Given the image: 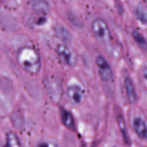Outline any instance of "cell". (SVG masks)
Segmentation results:
<instances>
[{
	"label": "cell",
	"mask_w": 147,
	"mask_h": 147,
	"mask_svg": "<svg viewBox=\"0 0 147 147\" xmlns=\"http://www.w3.org/2000/svg\"><path fill=\"white\" fill-rule=\"evenodd\" d=\"M17 61L20 66L26 72L36 75L40 70L41 58L38 52L33 47L24 46L17 53Z\"/></svg>",
	"instance_id": "cell-1"
},
{
	"label": "cell",
	"mask_w": 147,
	"mask_h": 147,
	"mask_svg": "<svg viewBox=\"0 0 147 147\" xmlns=\"http://www.w3.org/2000/svg\"><path fill=\"white\" fill-rule=\"evenodd\" d=\"M94 37L103 43L108 42L111 39V32L107 22L100 18L93 20L91 26Z\"/></svg>",
	"instance_id": "cell-2"
},
{
	"label": "cell",
	"mask_w": 147,
	"mask_h": 147,
	"mask_svg": "<svg viewBox=\"0 0 147 147\" xmlns=\"http://www.w3.org/2000/svg\"><path fill=\"white\" fill-rule=\"evenodd\" d=\"M56 52L64 64L68 66H73L76 64L75 53L69 47L65 44H59L56 48Z\"/></svg>",
	"instance_id": "cell-3"
},
{
	"label": "cell",
	"mask_w": 147,
	"mask_h": 147,
	"mask_svg": "<svg viewBox=\"0 0 147 147\" xmlns=\"http://www.w3.org/2000/svg\"><path fill=\"white\" fill-rule=\"evenodd\" d=\"M96 64L98 68L100 78L103 82H108L112 78V69L106 59L102 56H98L96 59Z\"/></svg>",
	"instance_id": "cell-4"
},
{
	"label": "cell",
	"mask_w": 147,
	"mask_h": 147,
	"mask_svg": "<svg viewBox=\"0 0 147 147\" xmlns=\"http://www.w3.org/2000/svg\"><path fill=\"white\" fill-rule=\"evenodd\" d=\"M67 96L68 99L74 104H78L83 98V91L78 85H72L67 89Z\"/></svg>",
	"instance_id": "cell-5"
},
{
	"label": "cell",
	"mask_w": 147,
	"mask_h": 147,
	"mask_svg": "<svg viewBox=\"0 0 147 147\" xmlns=\"http://www.w3.org/2000/svg\"><path fill=\"white\" fill-rule=\"evenodd\" d=\"M133 126L137 135L141 139H147V125L140 117H136L133 121Z\"/></svg>",
	"instance_id": "cell-6"
},
{
	"label": "cell",
	"mask_w": 147,
	"mask_h": 147,
	"mask_svg": "<svg viewBox=\"0 0 147 147\" xmlns=\"http://www.w3.org/2000/svg\"><path fill=\"white\" fill-rule=\"evenodd\" d=\"M124 84L128 101L130 103H135L137 100V96L133 81L129 77H126L125 79Z\"/></svg>",
	"instance_id": "cell-7"
},
{
	"label": "cell",
	"mask_w": 147,
	"mask_h": 147,
	"mask_svg": "<svg viewBox=\"0 0 147 147\" xmlns=\"http://www.w3.org/2000/svg\"><path fill=\"white\" fill-rule=\"evenodd\" d=\"M115 109H116L115 114L117 115V119L118 121V124L119 127L120 129L121 134L122 135L123 138L126 144H129L130 139H129V134L127 133V127H126V125L125 119L123 118L122 114L121 113L120 110L117 107L115 108Z\"/></svg>",
	"instance_id": "cell-8"
},
{
	"label": "cell",
	"mask_w": 147,
	"mask_h": 147,
	"mask_svg": "<svg viewBox=\"0 0 147 147\" xmlns=\"http://www.w3.org/2000/svg\"><path fill=\"white\" fill-rule=\"evenodd\" d=\"M60 117L63 123L66 127L72 130L75 129L74 118L69 111L64 109H61Z\"/></svg>",
	"instance_id": "cell-9"
},
{
	"label": "cell",
	"mask_w": 147,
	"mask_h": 147,
	"mask_svg": "<svg viewBox=\"0 0 147 147\" xmlns=\"http://www.w3.org/2000/svg\"><path fill=\"white\" fill-rule=\"evenodd\" d=\"M5 147H21L18 136L13 132H9L6 136Z\"/></svg>",
	"instance_id": "cell-10"
},
{
	"label": "cell",
	"mask_w": 147,
	"mask_h": 147,
	"mask_svg": "<svg viewBox=\"0 0 147 147\" xmlns=\"http://www.w3.org/2000/svg\"><path fill=\"white\" fill-rule=\"evenodd\" d=\"M34 8L37 11L46 12L48 10V5L46 2L42 0H39L36 1V3L34 5Z\"/></svg>",
	"instance_id": "cell-11"
},
{
	"label": "cell",
	"mask_w": 147,
	"mask_h": 147,
	"mask_svg": "<svg viewBox=\"0 0 147 147\" xmlns=\"http://www.w3.org/2000/svg\"><path fill=\"white\" fill-rule=\"evenodd\" d=\"M133 36L134 39L135 40V41L141 47H145L146 46V43L145 42V40L144 38V37L141 35V34H140L137 32H134V33L133 34Z\"/></svg>",
	"instance_id": "cell-12"
},
{
	"label": "cell",
	"mask_w": 147,
	"mask_h": 147,
	"mask_svg": "<svg viewBox=\"0 0 147 147\" xmlns=\"http://www.w3.org/2000/svg\"><path fill=\"white\" fill-rule=\"evenodd\" d=\"M136 16L137 18L141 21L142 22H146L147 21V17H146V14L145 13V11L142 9L141 8L137 9L136 10Z\"/></svg>",
	"instance_id": "cell-13"
},
{
	"label": "cell",
	"mask_w": 147,
	"mask_h": 147,
	"mask_svg": "<svg viewBox=\"0 0 147 147\" xmlns=\"http://www.w3.org/2000/svg\"><path fill=\"white\" fill-rule=\"evenodd\" d=\"M37 147H57V145L53 142L43 141L38 144Z\"/></svg>",
	"instance_id": "cell-14"
},
{
	"label": "cell",
	"mask_w": 147,
	"mask_h": 147,
	"mask_svg": "<svg viewBox=\"0 0 147 147\" xmlns=\"http://www.w3.org/2000/svg\"><path fill=\"white\" fill-rule=\"evenodd\" d=\"M144 75L145 79L147 80V67H146L144 69Z\"/></svg>",
	"instance_id": "cell-15"
}]
</instances>
